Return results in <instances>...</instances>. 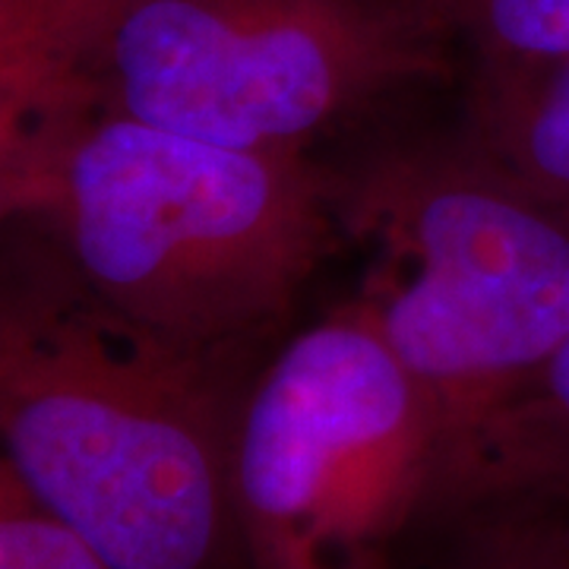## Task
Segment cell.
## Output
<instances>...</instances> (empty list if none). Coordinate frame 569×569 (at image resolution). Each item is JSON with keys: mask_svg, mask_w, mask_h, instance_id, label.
Listing matches in <instances>:
<instances>
[{"mask_svg": "<svg viewBox=\"0 0 569 569\" xmlns=\"http://www.w3.org/2000/svg\"><path fill=\"white\" fill-rule=\"evenodd\" d=\"M339 234L367 253L351 305L443 421L488 507L569 503V425L541 380L569 336V228L459 130L329 168Z\"/></svg>", "mask_w": 569, "mask_h": 569, "instance_id": "2", "label": "cell"}, {"mask_svg": "<svg viewBox=\"0 0 569 569\" xmlns=\"http://www.w3.org/2000/svg\"><path fill=\"white\" fill-rule=\"evenodd\" d=\"M86 54L0 82V228L48 203L63 140L96 104Z\"/></svg>", "mask_w": 569, "mask_h": 569, "instance_id": "7", "label": "cell"}, {"mask_svg": "<svg viewBox=\"0 0 569 569\" xmlns=\"http://www.w3.org/2000/svg\"><path fill=\"white\" fill-rule=\"evenodd\" d=\"M452 569H569L567 503L531 500L471 519Z\"/></svg>", "mask_w": 569, "mask_h": 569, "instance_id": "10", "label": "cell"}, {"mask_svg": "<svg viewBox=\"0 0 569 569\" xmlns=\"http://www.w3.org/2000/svg\"><path fill=\"white\" fill-rule=\"evenodd\" d=\"M89 288L206 358L253 361L342 241L313 152L234 149L92 104L39 212Z\"/></svg>", "mask_w": 569, "mask_h": 569, "instance_id": "3", "label": "cell"}, {"mask_svg": "<svg viewBox=\"0 0 569 569\" xmlns=\"http://www.w3.org/2000/svg\"><path fill=\"white\" fill-rule=\"evenodd\" d=\"M0 569H108L0 452Z\"/></svg>", "mask_w": 569, "mask_h": 569, "instance_id": "11", "label": "cell"}, {"mask_svg": "<svg viewBox=\"0 0 569 569\" xmlns=\"http://www.w3.org/2000/svg\"><path fill=\"white\" fill-rule=\"evenodd\" d=\"M541 392H545V402L553 408V415L563 425H569V336L550 358L545 380H541Z\"/></svg>", "mask_w": 569, "mask_h": 569, "instance_id": "12", "label": "cell"}, {"mask_svg": "<svg viewBox=\"0 0 569 569\" xmlns=\"http://www.w3.org/2000/svg\"><path fill=\"white\" fill-rule=\"evenodd\" d=\"M471 63L569 58V0H425Z\"/></svg>", "mask_w": 569, "mask_h": 569, "instance_id": "8", "label": "cell"}, {"mask_svg": "<svg viewBox=\"0 0 569 569\" xmlns=\"http://www.w3.org/2000/svg\"><path fill=\"white\" fill-rule=\"evenodd\" d=\"M108 0H0V82L89 51Z\"/></svg>", "mask_w": 569, "mask_h": 569, "instance_id": "9", "label": "cell"}, {"mask_svg": "<svg viewBox=\"0 0 569 569\" xmlns=\"http://www.w3.org/2000/svg\"><path fill=\"white\" fill-rule=\"evenodd\" d=\"M257 367L104 305L39 212L0 228V452L108 569L244 567L231 440Z\"/></svg>", "mask_w": 569, "mask_h": 569, "instance_id": "1", "label": "cell"}, {"mask_svg": "<svg viewBox=\"0 0 569 569\" xmlns=\"http://www.w3.org/2000/svg\"><path fill=\"white\" fill-rule=\"evenodd\" d=\"M567 535H569V503H567Z\"/></svg>", "mask_w": 569, "mask_h": 569, "instance_id": "13", "label": "cell"}, {"mask_svg": "<svg viewBox=\"0 0 569 569\" xmlns=\"http://www.w3.org/2000/svg\"><path fill=\"white\" fill-rule=\"evenodd\" d=\"M231 507L247 569H389L415 531L493 509L351 301L253 370L231 440Z\"/></svg>", "mask_w": 569, "mask_h": 569, "instance_id": "4", "label": "cell"}, {"mask_svg": "<svg viewBox=\"0 0 569 569\" xmlns=\"http://www.w3.org/2000/svg\"><path fill=\"white\" fill-rule=\"evenodd\" d=\"M452 51L425 0H108L86 70L133 121L313 152L447 80Z\"/></svg>", "mask_w": 569, "mask_h": 569, "instance_id": "5", "label": "cell"}, {"mask_svg": "<svg viewBox=\"0 0 569 569\" xmlns=\"http://www.w3.org/2000/svg\"><path fill=\"white\" fill-rule=\"evenodd\" d=\"M459 137L569 228V58L471 63Z\"/></svg>", "mask_w": 569, "mask_h": 569, "instance_id": "6", "label": "cell"}]
</instances>
